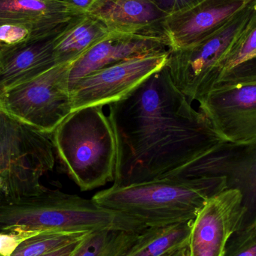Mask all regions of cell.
<instances>
[{
    "instance_id": "22",
    "label": "cell",
    "mask_w": 256,
    "mask_h": 256,
    "mask_svg": "<svg viewBox=\"0 0 256 256\" xmlns=\"http://www.w3.org/2000/svg\"><path fill=\"white\" fill-rule=\"evenodd\" d=\"M222 256H256V227L234 233Z\"/></svg>"
},
{
    "instance_id": "10",
    "label": "cell",
    "mask_w": 256,
    "mask_h": 256,
    "mask_svg": "<svg viewBox=\"0 0 256 256\" xmlns=\"http://www.w3.org/2000/svg\"><path fill=\"white\" fill-rule=\"evenodd\" d=\"M76 16L66 0H0V48L58 34Z\"/></svg>"
},
{
    "instance_id": "25",
    "label": "cell",
    "mask_w": 256,
    "mask_h": 256,
    "mask_svg": "<svg viewBox=\"0 0 256 256\" xmlns=\"http://www.w3.org/2000/svg\"><path fill=\"white\" fill-rule=\"evenodd\" d=\"M86 236L84 238L74 242V243L70 244L63 246V248H60V249L57 250L42 256H74L78 252V249L82 244V242L86 238Z\"/></svg>"
},
{
    "instance_id": "14",
    "label": "cell",
    "mask_w": 256,
    "mask_h": 256,
    "mask_svg": "<svg viewBox=\"0 0 256 256\" xmlns=\"http://www.w3.org/2000/svg\"><path fill=\"white\" fill-rule=\"evenodd\" d=\"M60 33L0 48V94L57 66L54 46Z\"/></svg>"
},
{
    "instance_id": "12",
    "label": "cell",
    "mask_w": 256,
    "mask_h": 256,
    "mask_svg": "<svg viewBox=\"0 0 256 256\" xmlns=\"http://www.w3.org/2000/svg\"><path fill=\"white\" fill-rule=\"evenodd\" d=\"M256 0H200L168 15L162 32L170 51L185 49L204 40Z\"/></svg>"
},
{
    "instance_id": "15",
    "label": "cell",
    "mask_w": 256,
    "mask_h": 256,
    "mask_svg": "<svg viewBox=\"0 0 256 256\" xmlns=\"http://www.w3.org/2000/svg\"><path fill=\"white\" fill-rule=\"evenodd\" d=\"M93 15L108 26L112 36H121L162 33L154 28L168 16L152 0H105Z\"/></svg>"
},
{
    "instance_id": "19",
    "label": "cell",
    "mask_w": 256,
    "mask_h": 256,
    "mask_svg": "<svg viewBox=\"0 0 256 256\" xmlns=\"http://www.w3.org/2000/svg\"><path fill=\"white\" fill-rule=\"evenodd\" d=\"M140 234L108 228L90 233L74 256H122Z\"/></svg>"
},
{
    "instance_id": "27",
    "label": "cell",
    "mask_w": 256,
    "mask_h": 256,
    "mask_svg": "<svg viewBox=\"0 0 256 256\" xmlns=\"http://www.w3.org/2000/svg\"><path fill=\"white\" fill-rule=\"evenodd\" d=\"M198 1L200 0H176L174 10H173L172 13L178 12V10H183V9L192 6V4H195V3Z\"/></svg>"
},
{
    "instance_id": "28",
    "label": "cell",
    "mask_w": 256,
    "mask_h": 256,
    "mask_svg": "<svg viewBox=\"0 0 256 256\" xmlns=\"http://www.w3.org/2000/svg\"><path fill=\"white\" fill-rule=\"evenodd\" d=\"M166 256H188V246L180 248Z\"/></svg>"
},
{
    "instance_id": "9",
    "label": "cell",
    "mask_w": 256,
    "mask_h": 256,
    "mask_svg": "<svg viewBox=\"0 0 256 256\" xmlns=\"http://www.w3.org/2000/svg\"><path fill=\"white\" fill-rule=\"evenodd\" d=\"M170 52L132 58L87 75L70 86L73 112L122 100L168 62Z\"/></svg>"
},
{
    "instance_id": "24",
    "label": "cell",
    "mask_w": 256,
    "mask_h": 256,
    "mask_svg": "<svg viewBox=\"0 0 256 256\" xmlns=\"http://www.w3.org/2000/svg\"><path fill=\"white\" fill-rule=\"evenodd\" d=\"M78 16L96 13L105 0H66Z\"/></svg>"
},
{
    "instance_id": "1",
    "label": "cell",
    "mask_w": 256,
    "mask_h": 256,
    "mask_svg": "<svg viewBox=\"0 0 256 256\" xmlns=\"http://www.w3.org/2000/svg\"><path fill=\"white\" fill-rule=\"evenodd\" d=\"M191 104L166 66L110 105L117 144L112 186L178 177L226 142Z\"/></svg>"
},
{
    "instance_id": "26",
    "label": "cell",
    "mask_w": 256,
    "mask_h": 256,
    "mask_svg": "<svg viewBox=\"0 0 256 256\" xmlns=\"http://www.w3.org/2000/svg\"><path fill=\"white\" fill-rule=\"evenodd\" d=\"M162 12L170 15L174 8L176 0H152Z\"/></svg>"
},
{
    "instance_id": "7",
    "label": "cell",
    "mask_w": 256,
    "mask_h": 256,
    "mask_svg": "<svg viewBox=\"0 0 256 256\" xmlns=\"http://www.w3.org/2000/svg\"><path fill=\"white\" fill-rule=\"evenodd\" d=\"M256 2L198 43L170 51L166 66L178 88L192 103L210 90L224 75V64L239 34L250 20Z\"/></svg>"
},
{
    "instance_id": "2",
    "label": "cell",
    "mask_w": 256,
    "mask_h": 256,
    "mask_svg": "<svg viewBox=\"0 0 256 256\" xmlns=\"http://www.w3.org/2000/svg\"><path fill=\"white\" fill-rule=\"evenodd\" d=\"M228 189V178H165L112 186L93 201L117 215V228L140 234L146 228L194 221L204 204Z\"/></svg>"
},
{
    "instance_id": "4",
    "label": "cell",
    "mask_w": 256,
    "mask_h": 256,
    "mask_svg": "<svg viewBox=\"0 0 256 256\" xmlns=\"http://www.w3.org/2000/svg\"><path fill=\"white\" fill-rule=\"evenodd\" d=\"M116 226L117 215L92 198L57 190L0 203V232H94Z\"/></svg>"
},
{
    "instance_id": "18",
    "label": "cell",
    "mask_w": 256,
    "mask_h": 256,
    "mask_svg": "<svg viewBox=\"0 0 256 256\" xmlns=\"http://www.w3.org/2000/svg\"><path fill=\"white\" fill-rule=\"evenodd\" d=\"M228 188L243 196L244 215L238 231L256 227V142L245 146L228 178Z\"/></svg>"
},
{
    "instance_id": "13",
    "label": "cell",
    "mask_w": 256,
    "mask_h": 256,
    "mask_svg": "<svg viewBox=\"0 0 256 256\" xmlns=\"http://www.w3.org/2000/svg\"><path fill=\"white\" fill-rule=\"evenodd\" d=\"M170 51L168 42L162 33L110 36L94 45L72 64L70 88L87 75L105 68L132 58Z\"/></svg>"
},
{
    "instance_id": "17",
    "label": "cell",
    "mask_w": 256,
    "mask_h": 256,
    "mask_svg": "<svg viewBox=\"0 0 256 256\" xmlns=\"http://www.w3.org/2000/svg\"><path fill=\"white\" fill-rule=\"evenodd\" d=\"M194 221L146 228L122 256H166L188 246Z\"/></svg>"
},
{
    "instance_id": "21",
    "label": "cell",
    "mask_w": 256,
    "mask_h": 256,
    "mask_svg": "<svg viewBox=\"0 0 256 256\" xmlns=\"http://www.w3.org/2000/svg\"><path fill=\"white\" fill-rule=\"evenodd\" d=\"M256 50V7L250 20L239 34L226 57L224 75L243 64L246 57Z\"/></svg>"
},
{
    "instance_id": "23",
    "label": "cell",
    "mask_w": 256,
    "mask_h": 256,
    "mask_svg": "<svg viewBox=\"0 0 256 256\" xmlns=\"http://www.w3.org/2000/svg\"><path fill=\"white\" fill-rule=\"evenodd\" d=\"M39 232H0V256H12L27 239Z\"/></svg>"
},
{
    "instance_id": "29",
    "label": "cell",
    "mask_w": 256,
    "mask_h": 256,
    "mask_svg": "<svg viewBox=\"0 0 256 256\" xmlns=\"http://www.w3.org/2000/svg\"><path fill=\"white\" fill-rule=\"evenodd\" d=\"M256 60V50L254 51L252 54H251L250 55L246 57V60H244V63L252 61V60Z\"/></svg>"
},
{
    "instance_id": "11",
    "label": "cell",
    "mask_w": 256,
    "mask_h": 256,
    "mask_svg": "<svg viewBox=\"0 0 256 256\" xmlns=\"http://www.w3.org/2000/svg\"><path fill=\"white\" fill-rule=\"evenodd\" d=\"M244 215L240 190L228 188L210 198L192 224L188 256H222Z\"/></svg>"
},
{
    "instance_id": "16",
    "label": "cell",
    "mask_w": 256,
    "mask_h": 256,
    "mask_svg": "<svg viewBox=\"0 0 256 256\" xmlns=\"http://www.w3.org/2000/svg\"><path fill=\"white\" fill-rule=\"evenodd\" d=\"M112 36L108 26L98 16H76L56 38V64L74 62L94 45Z\"/></svg>"
},
{
    "instance_id": "30",
    "label": "cell",
    "mask_w": 256,
    "mask_h": 256,
    "mask_svg": "<svg viewBox=\"0 0 256 256\" xmlns=\"http://www.w3.org/2000/svg\"><path fill=\"white\" fill-rule=\"evenodd\" d=\"M109 1H110V0H109Z\"/></svg>"
},
{
    "instance_id": "20",
    "label": "cell",
    "mask_w": 256,
    "mask_h": 256,
    "mask_svg": "<svg viewBox=\"0 0 256 256\" xmlns=\"http://www.w3.org/2000/svg\"><path fill=\"white\" fill-rule=\"evenodd\" d=\"M92 232L46 231L24 240L12 256H42L74 243Z\"/></svg>"
},
{
    "instance_id": "8",
    "label": "cell",
    "mask_w": 256,
    "mask_h": 256,
    "mask_svg": "<svg viewBox=\"0 0 256 256\" xmlns=\"http://www.w3.org/2000/svg\"><path fill=\"white\" fill-rule=\"evenodd\" d=\"M73 63L57 64L0 94V108L22 122L51 135L73 112L70 72Z\"/></svg>"
},
{
    "instance_id": "6",
    "label": "cell",
    "mask_w": 256,
    "mask_h": 256,
    "mask_svg": "<svg viewBox=\"0 0 256 256\" xmlns=\"http://www.w3.org/2000/svg\"><path fill=\"white\" fill-rule=\"evenodd\" d=\"M200 108L226 142H256V69L243 64L225 74L200 99Z\"/></svg>"
},
{
    "instance_id": "3",
    "label": "cell",
    "mask_w": 256,
    "mask_h": 256,
    "mask_svg": "<svg viewBox=\"0 0 256 256\" xmlns=\"http://www.w3.org/2000/svg\"><path fill=\"white\" fill-rule=\"evenodd\" d=\"M103 108L74 111L50 135L62 166L82 192L115 179L116 138Z\"/></svg>"
},
{
    "instance_id": "5",
    "label": "cell",
    "mask_w": 256,
    "mask_h": 256,
    "mask_svg": "<svg viewBox=\"0 0 256 256\" xmlns=\"http://www.w3.org/2000/svg\"><path fill=\"white\" fill-rule=\"evenodd\" d=\"M51 136L31 127L0 108V203L38 195L54 170Z\"/></svg>"
}]
</instances>
